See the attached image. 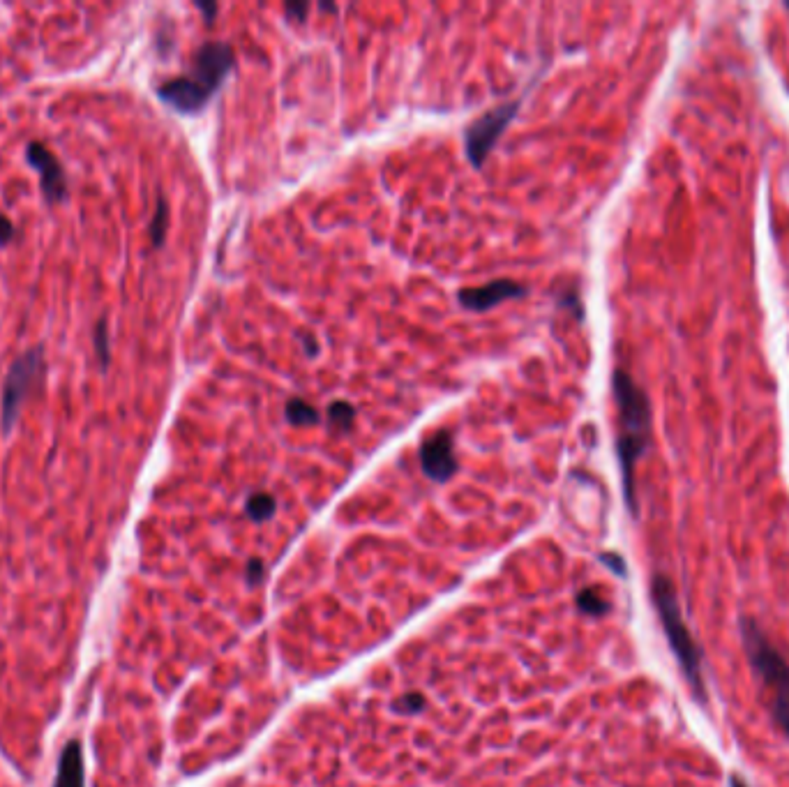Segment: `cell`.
Wrapping results in <instances>:
<instances>
[{"mask_svg":"<svg viewBox=\"0 0 789 787\" xmlns=\"http://www.w3.org/2000/svg\"><path fill=\"white\" fill-rule=\"evenodd\" d=\"M612 391L616 402V455L623 478V497L630 513L637 515L635 469L649 451L653 437V409L649 393L626 370H614Z\"/></svg>","mask_w":789,"mask_h":787,"instance_id":"6da1fadb","label":"cell"},{"mask_svg":"<svg viewBox=\"0 0 789 787\" xmlns=\"http://www.w3.org/2000/svg\"><path fill=\"white\" fill-rule=\"evenodd\" d=\"M741 642L746 651L748 665L760 681L762 691L769 702L773 723L780 732L789 737V663L787 658L769 640L764 628L753 617L741 619Z\"/></svg>","mask_w":789,"mask_h":787,"instance_id":"7a4b0ae2","label":"cell"},{"mask_svg":"<svg viewBox=\"0 0 789 787\" xmlns=\"http://www.w3.org/2000/svg\"><path fill=\"white\" fill-rule=\"evenodd\" d=\"M651 594H653V605H656L658 610L660 624H663V631L667 635V644H670V649L676 656V663H679L695 700L700 704H706L709 702V695H706V684H704V667H702L704 654L693 633H690L686 619H683L679 594H676L670 577L665 575L653 577Z\"/></svg>","mask_w":789,"mask_h":787,"instance_id":"3957f363","label":"cell"},{"mask_svg":"<svg viewBox=\"0 0 789 787\" xmlns=\"http://www.w3.org/2000/svg\"><path fill=\"white\" fill-rule=\"evenodd\" d=\"M234 67V49L227 42H206L192 61L190 77H178L171 84V95L180 109L197 114L224 84Z\"/></svg>","mask_w":789,"mask_h":787,"instance_id":"277c9868","label":"cell"},{"mask_svg":"<svg viewBox=\"0 0 789 787\" xmlns=\"http://www.w3.org/2000/svg\"><path fill=\"white\" fill-rule=\"evenodd\" d=\"M44 374V358L42 349H30L28 354L17 358V363L12 365L10 374H7L5 391H3V427L5 432L12 430V425L17 423L21 404L26 397L33 393L37 381Z\"/></svg>","mask_w":789,"mask_h":787,"instance_id":"5b68a950","label":"cell"},{"mask_svg":"<svg viewBox=\"0 0 789 787\" xmlns=\"http://www.w3.org/2000/svg\"><path fill=\"white\" fill-rule=\"evenodd\" d=\"M517 109H520V100L501 104V107L487 111V114H483L478 118V121H473L469 125L467 155H469V160L473 162V167H483L485 157L492 153V148L499 141L503 130H506L510 121L515 118Z\"/></svg>","mask_w":789,"mask_h":787,"instance_id":"8992f818","label":"cell"},{"mask_svg":"<svg viewBox=\"0 0 789 787\" xmlns=\"http://www.w3.org/2000/svg\"><path fill=\"white\" fill-rule=\"evenodd\" d=\"M420 464H423V471L432 481H448L457 471L453 434L448 430L434 432L420 448Z\"/></svg>","mask_w":789,"mask_h":787,"instance_id":"52a82bcc","label":"cell"},{"mask_svg":"<svg viewBox=\"0 0 789 787\" xmlns=\"http://www.w3.org/2000/svg\"><path fill=\"white\" fill-rule=\"evenodd\" d=\"M26 157L33 167L40 171V181H42V192L49 201H63L67 194L65 185V171L60 167V162L51 155L47 148H44L40 141H33L26 148Z\"/></svg>","mask_w":789,"mask_h":787,"instance_id":"ba28073f","label":"cell"},{"mask_svg":"<svg viewBox=\"0 0 789 787\" xmlns=\"http://www.w3.org/2000/svg\"><path fill=\"white\" fill-rule=\"evenodd\" d=\"M526 294V289L522 284L510 282V280H494L490 284H483V287H473V289H462L460 291V303L473 312H485L497 307L503 301H510V298H520Z\"/></svg>","mask_w":789,"mask_h":787,"instance_id":"9c48e42d","label":"cell"},{"mask_svg":"<svg viewBox=\"0 0 789 787\" xmlns=\"http://www.w3.org/2000/svg\"><path fill=\"white\" fill-rule=\"evenodd\" d=\"M56 787H84V753L79 741H70L58 760Z\"/></svg>","mask_w":789,"mask_h":787,"instance_id":"30bf717a","label":"cell"},{"mask_svg":"<svg viewBox=\"0 0 789 787\" xmlns=\"http://www.w3.org/2000/svg\"><path fill=\"white\" fill-rule=\"evenodd\" d=\"M287 418H289L291 425H317L321 416H319V411L312 407V404L293 397V400H289V404H287Z\"/></svg>","mask_w":789,"mask_h":787,"instance_id":"8fae6325","label":"cell"},{"mask_svg":"<svg viewBox=\"0 0 789 787\" xmlns=\"http://www.w3.org/2000/svg\"><path fill=\"white\" fill-rule=\"evenodd\" d=\"M328 418L335 427H340L342 432H349L353 425V418H356V409L351 407L349 402H333L328 407Z\"/></svg>","mask_w":789,"mask_h":787,"instance_id":"7c38bea8","label":"cell"},{"mask_svg":"<svg viewBox=\"0 0 789 787\" xmlns=\"http://www.w3.org/2000/svg\"><path fill=\"white\" fill-rule=\"evenodd\" d=\"M167 222H169V206L167 201L160 199L157 201V213L153 217V224H150V241L155 247H160L164 243V236H167Z\"/></svg>","mask_w":789,"mask_h":787,"instance_id":"4fadbf2b","label":"cell"},{"mask_svg":"<svg viewBox=\"0 0 789 787\" xmlns=\"http://www.w3.org/2000/svg\"><path fill=\"white\" fill-rule=\"evenodd\" d=\"M247 511L254 517V520H263V517H270L275 513V499L270 494H257V497L250 499L247 504Z\"/></svg>","mask_w":789,"mask_h":787,"instance_id":"5bb4252c","label":"cell"},{"mask_svg":"<svg viewBox=\"0 0 789 787\" xmlns=\"http://www.w3.org/2000/svg\"><path fill=\"white\" fill-rule=\"evenodd\" d=\"M95 347H97V354H100L102 365H107L109 363V333H107V324H104V321L97 324Z\"/></svg>","mask_w":789,"mask_h":787,"instance_id":"9a60e30c","label":"cell"},{"mask_svg":"<svg viewBox=\"0 0 789 787\" xmlns=\"http://www.w3.org/2000/svg\"><path fill=\"white\" fill-rule=\"evenodd\" d=\"M14 236V227L7 217L0 215V245H5Z\"/></svg>","mask_w":789,"mask_h":787,"instance_id":"2e32d148","label":"cell"},{"mask_svg":"<svg viewBox=\"0 0 789 787\" xmlns=\"http://www.w3.org/2000/svg\"><path fill=\"white\" fill-rule=\"evenodd\" d=\"M300 340H303V344H305V349H307V356L310 358H314L317 356V351H319V344L314 342V337L312 335H303L300 337Z\"/></svg>","mask_w":789,"mask_h":787,"instance_id":"e0dca14e","label":"cell"},{"mask_svg":"<svg viewBox=\"0 0 789 787\" xmlns=\"http://www.w3.org/2000/svg\"><path fill=\"white\" fill-rule=\"evenodd\" d=\"M287 12L291 14V12H296L298 14V19H303L305 14H307V5H289L287 7Z\"/></svg>","mask_w":789,"mask_h":787,"instance_id":"ac0fdd59","label":"cell"},{"mask_svg":"<svg viewBox=\"0 0 789 787\" xmlns=\"http://www.w3.org/2000/svg\"><path fill=\"white\" fill-rule=\"evenodd\" d=\"M730 787H748V783L743 781V776L732 774V776H730Z\"/></svg>","mask_w":789,"mask_h":787,"instance_id":"d6986e66","label":"cell"},{"mask_svg":"<svg viewBox=\"0 0 789 787\" xmlns=\"http://www.w3.org/2000/svg\"><path fill=\"white\" fill-rule=\"evenodd\" d=\"M199 7L206 12V19H208V21H213L217 7H215V5H201V3H199Z\"/></svg>","mask_w":789,"mask_h":787,"instance_id":"ffe728a7","label":"cell"}]
</instances>
